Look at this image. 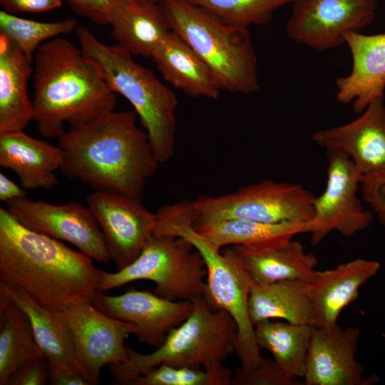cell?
Wrapping results in <instances>:
<instances>
[{"instance_id":"1","label":"cell","mask_w":385,"mask_h":385,"mask_svg":"<svg viewBox=\"0 0 385 385\" xmlns=\"http://www.w3.org/2000/svg\"><path fill=\"white\" fill-rule=\"evenodd\" d=\"M103 272L89 256L24 227L0 207V282L21 287L48 309L64 312L93 302Z\"/></svg>"},{"instance_id":"2","label":"cell","mask_w":385,"mask_h":385,"mask_svg":"<svg viewBox=\"0 0 385 385\" xmlns=\"http://www.w3.org/2000/svg\"><path fill=\"white\" fill-rule=\"evenodd\" d=\"M133 111H111L70 126L58 138L63 153L60 170L95 191L120 192L141 199L147 179L159 162Z\"/></svg>"},{"instance_id":"3","label":"cell","mask_w":385,"mask_h":385,"mask_svg":"<svg viewBox=\"0 0 385 385\" xmlns=\"http://www.w3.org/2000/svg\"><path fill=\"white\" fill-rule=\"evenodd\" d=\"M33 63L34 121L43 136L58 138L64 123L81 125L114 111L116 93L69 40L58 36L44 42Z\"/></svg>"},{"instance_id":"4","label":"cell","mask_w":385,"mask_h":385,"mask_svg":"<svg viewBox=\"0 0 385 385\" xmlns=\"http://www.w3.org/2000/svg\"><path fill=\"white\" fill-rule=\"evenodd\" d=\"M155 235L180 237L202 256L206 268L202 297L215 311L224 310L237 328L235 351L241 366L249 369L263 359L255 336L249 312L252 282L242 267L221 250L212 245L195 228L198 219L192 202L182 201L161 207L156 212Z\"/></svg>"},{"instance_id":"5","label":"cell","mask_w":385,"mask_h":385,"mask_svg":"<svg viewBox=\"0 0 385 385\" xmlns=\"http://www.w3.org/2000/svg\"><path fill=\"white\" fill-rule=\"evenodd\" d=\"M75 31L82 52L111 89L133 106L157 160L159 163L168 161L174 155L175 145L178 101L175 93L119 45L103 43L81 25Z\"/></svg>"},{"instance_id":"6","label":"cell","mask_w":385,"mask_h":385,"mask_svg":"<svg viewBox=\"0 0 385 385\" xmlns=\"http://www.w3.org/2000/svg\"><path fill=\"white\" fill-rule=\"evenodd\" d=\"M159 5L171 30L208 66L222 90L247 94L259 89L249 29L227 24L186 0H163Z\"/></svg>"},{"instance_id":"7","label":"cell","mask_w":385,"mask_h":385,"mask_svg":"<svg viewBox=\"0 0 385 385\" xmlns=\"http://www.w3.org/2000/svg\"><path fill=\"white\" fill-rule=\"evenodd\" d=\"M192 301L191 314L167 335L160 346L150 354L127 346L128 359L109 366L115 384L130 385L138 376L162 364L205 370L224 365L236 349V323L225 311L212 309L202 297Z\"/></svg>"},{"instance_id":"8","label":"cell","mask_w":385,"mask_h":385,"mask_svg":"<svg viewBox=\"0 0 385 385\" xmlns=\"http://www.w3.org/2000/svg\"><path fill=\"white\" fill-rule=\"evenodd\" d=\"M206 268L200 254L185 239L172 235L149 238L139 255L116 272H103L100 292L137 280L155 284L154 293L170 300L202 297Z\"/></svg>"},{"instance_id":"9","label":"cell","mask_w":385,"mask_h":385,"mask_svg":"<svg viewBox=\"0 0 385 385\" xmlns=\"http://www.w3.org/2000/svg\"><path fill=\"white\" fill-rule=\"evenodd\" d=\"M316 196L299 183L265 179L218 196L192 200L202 220L240 219L266 223L307 222Z\"/></svg>"},{"instance_id":"10","label":"cell","mask_w":385,"mask_h":385,"mask_svg":"<svg viewBox=\"0 0 385 385\" xmlns=\"http://www.w3.org/2000/svg\"><path fill=\"white\" fill-rule=\"evenodd\" d=\"M327 183L315 197L309 222L311 243L317 245L332 232L345 237L368 228L374 214L366 209L358 195L362 173L345 155L327 151Z\"/></svg>"},{"instance_id":"11","label":"cell","mask_w":385,"mask_h":385,"mask_svg":"<svg viewBox=\"0 0 385 385\" xmlns=\"http://www.w3.org/2000/svg\"><path fill=\"white\" fill-rule=\"evenodd\" d=\"M288 37L318 51L337 48L349 33H361L375 19V0H295Z\"/></svg>"},{"instance_id":"12","label":"cell","mask_w":385,"mask_h":385,"mask_svg":"<svg viewBox=\"0 0 385 385\" xmlns=\"http://www.w3.org/2000/svg\"><path fill=\"white\" fill-rule=\"evenodd\" d=\"M6 209L24 227L66 241L92 259H111L102 231L88 207L70 201L51 204L27 197L6 202Z\"/></svg>"},{"instance_id":"13","label":"cell","mask_w":385,"mask_h":385,"mask_svg":"<svg viewBox=\"0 0 385 385\" xmlns=\"http://www.w3.org/2000/svg\"><path fill=\"white\" fill-rule=\"evenodd\" d=\"M140 198L111 191H95L86 198L118 270L130 264L154 235L155 213Z\"/></svg>"},{"instance_id":"14","label":"cell","mask_w":385,"mask_h":385,"mask_svg":"<svg viewBox=\"0 0 385 385\" xmlns=\"http://www.w3.org/2000/svg\"><path fill=\"white\" fill-rule=\"evenodd\" d=\"M64 312L83 373L91 384H98L103 366L128 359L125 340L135 335L136 327L101 312L93 303L73 305Z\"/></svg>"},{"instance_id":"15","label":"cell","mask_w":385,"mask_h":385,"mask_svg":"<svg viewBox=\"0 0 385 385\" xmlns=\"http://www.w3.org/2000/svg\"><path fill=\"white\" fill-rule=\"evenodd\" d=\"M92 303L101 312L135 325L138 341L155 349L193 309L192 300H170L134 288L115 296L99 292Z\"/></svg>"},{"instance_id":"16","label":"cell","mask_w":385,"mask_h":385,"mask_svg":"<svg viewBox=\"0 0 385 385\" xmlns=\"http://www.w3.org/2000/svg\"><path fill=\"white\" fill-rule=\"evenodd\" d=\"M360 335L358 327L312 326L304 381L306 385H361L376 382V376L364 380L363 366L356 354Z\"/></svg>"},{"instance_id":"17","label":"cell","mask_w":385,"mask_h":385,"mask_svg":"<svg viewBox=\"0 0 385 385\" xmlns=\"http://www.w3.org/2000/svg\"><path fill=\"white\" fill-rule=\"evenodd\" d=\"M313 141L326 151L346 155L363 175L385 169V105L376 98L354 120L322 129Z\"/></svg>"},{"instance_id":"18","label":"cell","mask_w":385,"mask_h":385,"mask_svg":"<svg viewBox=\"0 0 385 385\" xmlns=\"http://www.w3.org/2000/svg\"><path fill=\"white\" fill-rule=\"evenodd\" d=\"M379 269L377 261L357 258L332 269L316 270L305 284L312 306V325L327 327L337 324L342 310L358 298L360 288Z\"/></svg>"},{"instance_id":"19","label":"cell","mask_w":385,"mask_h":385,"mask_svg":"<svg viewBox=\"0 0 385 385\" xmlns=\"http://www.w3.org/2000/svg\"><path fill=\"white\" fill-rule=\"evenodd\" d=\"M352 58L351 72L336 80L337 99L352 105L361 113L376 98H384L385 90V33L365 35L349 33L344 36Z\"/></svg>"},{"instance_id":"20","label":"cell","mask_w":385,"mask_h":385,"mask_svg":"<svg viewBox=\"0 0 385 385\" xmlns=\"http://www.w3.org/2000/svg\"><path fill=\"white\" fill-rule=\"evenodd\" d=\"M222 252L242 267L252 284L308 282L318 264L314 255L307 252L300 242L292 239L260 247L231 245Z\"/></svg>"},{"instance_id":"21","label":"cell","mask_w":385,"mask_h":385,"mask_svg":"<svg viewBox=\"0 0 385 385\" xmlns=\"http://www.w3.org/2000/svg\"><path fill=\"white\" fill-rule=\"evenodd\" d=\"M0 292L9 297L28 316L35 338L48 361V369L84 376L65 312L42 307L15 285L0 282Z\"/></svg>"},{"instance_id":"22","label":"cell","mask_w":385,"mask_h":385,"mask_svg":"<svg viewBox=\"0 0 385 385\" xmlns=\"http://www.w3.org/2000/svg\"><path fill=\"white\" fill-rule=\"evenodd\" d=\"M62 148L24 130L0 133V165L12 170L25 190L49 189L58 184Z\"/></svg>"},{"instance_id":"23","label":"cell","mask_w":385,"mask_h":385,"mask_svg":"<svg viewBox=\"0 0 385 385\" xmlns=\"http://www.w3.org/2000/svg\"><path fill=\"white\" fill-rule=\"evenodd\" d=\"M108 24L118 45L145 57H151L172 31L159 4L142 0H113Z\"/></svg>"},{"instance_id":"24","label":"cell","mask_w":385,"mask_h":385,"mask_svg":"<svg viewBox=\"0 0 385 385\" xmlns=\"http://www.w3.org/2000/svg\"><path fill=\"white\" fill-rule=\"evenodd\" d=\"M33 61L0 34V133L24 130L34 120L28 93Z\"/></svg>"},{"instance_id":"25","label":"cell","mask_w":385,"mask_h":385,"mask_svg":"<svg viewBox=\"0 0 385 385\" xmlns=\"http://www.w3.org/2000/svg\"><path fill=\"white\" fill-rule=\"evenodd\" d=\"M151 58L163 78L176 88L192 97H219L222 89L210 68L175 32L170 33Z\"/></svg>"},{"instance_id":"26","label":"cell","mask_w":385,"mask_h":385,"mask_svg":"<svg viewBox=\"0 0 385 385\" xmlns=\"http://www.w3.org/2000/svg\"><path fill=\"white\" fill-rule=\"evenodd\" d=\"M197 232L221 250L231 245L260 247L284 242L301 233H309L307 222L266 223L247 220H202L195 223Z\"/></svg>"},{"instance_id":"27","label":"cell","mask_w":385,"mask_h":385,"mask_svg":"<svg viewBox=\"0 0 385 385\" xmlns=\"http://www.w3.org/2000/svg\"><path fill=\"white\" fill-rule=\"evenodd\" d=\"M305 284L300 280L252 284L249 312L254 326L263 320L276 319L312 325V306Z\"/></svg>"},{"instance_id":"28","label":"cell","mask_w":385,"mask_h":385,"mask_svg":"<svg viewBox=\"0 0 385 385\" xmlns=\"http://www.w3.org/2000/svg\"><path fill=\"white\" fill-rule=\"evenodd\" d=\"M44 356L25 312L0 292V385L23 364Z\"/></svg>"},{"instance_id":"29","label":"cell","mask_w":385,"mask_h":385,"mask_svg":"<svg viewBox=\"0 0 385 385\" xmlns=\"http://www.w3.org/2000/svg\"><path fill=\"white\" fill-rule=\"evenodd\" d=\"M312 329L311 324L267 319L255 325V336L259 348L269 351L289 377L303 379Z\"/></svg>"},{"instance_id":"30","label":"cell","mask_w":385,"mask_h":385,"mask_svg":"<svg viewBox=\"0 0 385 385\" xmlns=\"http://www.w3.org/2000/svg\"><path fill=\"white\" fill-rule=\"evenodd\" d=\"M78 21L69 18L53 22H40L0 11V34L4 36L34 61L37 48L50 38L75 31Z\"/></svg>"},{"instance_id":"31","label":"cell","mask_w":385,"mask_h":385,"mask_svg":"<svg viewBox=\"0 0 385 385\" xmlns=\"http://www.w3.org/2000/svg\"><path fill=\"white\" fill-rule=\"evenodd\" d=\"M231 25L249 28L272 21L274 12L295 0H186Z\"/></svg>"},{"instance_id":"32","label":"cell","mask_w":385,"mask_h":385,"mask_svg":"<svg viewBox=\"0 0 385 385\" xmlns=\"http://www.w3.org/2000/svg\"><path fill=\"white\" fill-rule=\"evenodd\" d=\"M233 374L226 366L205 370L162 364L138 376L130 385H230Z\"/></svg>"},{"instance_id":"33","label":"cell","mask_w":385,"mask_h":385,"mask_svg":"<svg viewBox=\"0 0 385 385\" xmlns=\"http://www.w3.org/2000/svg\"><path fill=\"white\" fill-rule=\"evenodd\" d=\"M296 379L289 377L273 359L263 358L257 365L236 369L232 385H294Z\"/></svg>"},{"instance_id":"34","label":"cell","mask_w":385,"mask_h":385,"mask_svg":"<svg viewBox=\"0 0 385 385\" xmlns=\"http://www.w3.org/2000/svg\"><path fill=\"white\" fill-rule=\"evenodd\" d=\"M361 190L363 200L385 226V169L363 175Z\"/></svg>"},{"instance_id":"35","label":"cell","mask_w":385,"mask_h":385,"mask_svg":"<svg viewBox=\"0 0 385 385\" xmlns=\"http://www.w3.org/2000/svg\"><path fill=\"white\" fill-rule=\"evenodd\" d=\"M49 380L48 361L41 356L27 361L10 376L7 385H43Z\"/></svg>"},{"instance_id":"36","label":"cell","mask_w":385,"mask_h":385,"mask_svg":"<svg viewBox=\"0 0 385 385\" xmlns=\"http://www.w3.org/2000/svg\"><path fill=\"white\" fill-rule=\"evenodd\" d=\"M72 10L79 16L98 25L109 24L113 0H67Z\"/></svg>"},{"instance_id":"37","label":"cell","mask_w":385,"mask_h":385,"mask_svg":"<svg viewBox=\"0 0 385 385\" xmlns=\"http://www.w3.org/2000/svg\"><path fill=\"white\" fill-rule=\"evenodd\" d=\"M5 11L15 13H40L58 9L62 0H0Z\"/></svg>"},{"instance_id":"38","label":"cell","mask_w":385,"mask_h":385,"mask_svg":"<svg viewBox=\"0 0 385 385\" xmlns=\"http://www.w3.org/2000/svg\"><path fill=\"white\" fill-rule=\"evenodd\" d=\"M26 190L0 173V200L6 203L14 199L26 197Z\"/></svg>"},{"instance_id":"39","label":"cell","mask_w":385,"mask_h":385,"mask_svg":"<svg viewBox=\"0 0 385 385\" xmlns=\"http://www.w3.org/2000/svg\"><path fill=\"white\" fill-rule=\"evenodd\" d=\"M49 381L53 385H90L88 379L81 374L63 372L48 369Z\"/></svg>"},{"instance_id":"40","label":"cell","mask_w":385,"mask_h":385,"mask_svg":"<svg viewBox=\"0 0 385 385\" xmlns=\"http://www.w3.org/2000/svg\"><path fill=\"white\" fill-rule=\"evenodd\" d=\"M142 1H150V2L159 4L163 0H142Z\"/></svg>"}]
</instances>
